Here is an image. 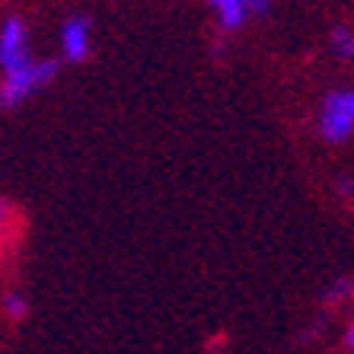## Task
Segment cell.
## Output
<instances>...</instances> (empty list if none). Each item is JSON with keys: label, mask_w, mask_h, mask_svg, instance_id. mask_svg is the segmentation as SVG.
<instances>
[{"label": "cell", "mask_w": 354, "mask_h": 354, "mask_svg": "<svg viewBox=\"0 0 354 354\" xmlns=\"http://www.w3.org/2000/svg\"><path fill=\"white\" fill-rule=\"evenodd\" d=\"M3 313H7V319L23 322L26 316H29V300H26V294H19V290H10V294L3 297Z\"/></svg>", "instance_id": "8992f818"}, {"label": "cell", "mask_w": 354, "mask_h": 354, "mask_svg": "<svg viewBox=\"0 0 354 354\" xmlns=\"http://www.w3.org/2000/svg\"><path fill=\"white\" fill-rule=\"evenodd\" d=\"M272 3L274 0H207V7L217 13V19H221V26L227 32L243 29L249 17H265V13H272Z\"/></svg>", "instance_id": "277c9868"}, {"label": "cell", "mask_w": 354, "mask_h": 354, "mask_svg": "<svg viewBox=\"0 0 354 354\" xmlns=\"http://www.w3.org/2000/svg\"><path fill=\"white\" fill-rule=\"evenodd\" d=\"M351 297V278H338L329 290H326V304H345Z\"/></svg>", "instance_id": "ba28073f"}, {"label": "cell", "mask_w": 354, "mask_h": 354, "mask_svg": "<svg viewBox=\"0 0 354 354\" xmlns=\"http://www.w3.org/2000/svg\"><path fill=\"white\" fill-rule=\"evenodd\" d=\"M10 217H13V207H10L7 201H0V233H7Z\"/></svg>", "instance_id": "9c48e42d"}, {"label": "cell", "mask_w": 354, "mask_h": 354, "mask_svg": "<svg viewBox=\"0 0 354 354\" xmlns=\"http://www.w3.org/2000/svg\"><path fill=\"white\" fill-rule=\"evenodd\" d=\"M61 48H64V58L80 64V61L90 58L93 48V26L86 17H71L61 26Z\"/></svg>", "instance_id": "5b68a950"}, {"label": "cell", "mask_w": 354, "mask_h": 354, "mask_svg": "<svg viewBox=\"0 0 354 354\" xmlns=\"http://www.w3.org/2000/svg\"><path fill=\"white\" fill-rule=\"evenodd\" d=\"M351 348H354V329L348 326L345 329V351H351Z\"/></svg>", "instance_id": "30bf717a"}, {"label": "cell", "mask_w": 354, "mask_h": 354, "mask_svg": "<svg viewBox=\"0 0 354 354\" xmlns=\"http://www.w3.org/2000/svg\"><path fill=\"white\" fill-rule=\"evenodd\" d=\"M32 45H29V29L19 17H10L0 26V71L3 77L23 71L26 64H32Z\"/></svg>", "instance_id": "3957f363"}, {"label": "cell", "mask_w": 354, "mask_h": 354, "mask_svg": "<svg viewBox=\"0 0 354 354\" xmlns=\"http://www.w3.org/2000/svg\"><path fill=\"white\" fill-rule=\"evenodd\" d=\"M58 77V61L35 58L32 64H26L17 74H7L0 83V109H17L26 99H32L39 90H45L51 80Z\"/></svg>", "instance_id": "6da1fadb"}, {"label": "cell", "mask_w": 354, "mask_h": 354, "mask_svg": "<svg viewBox=\"0 0 354 354\" xmlns=\"http://www.w3.org/2000/svg\"><path fill=\"white\" fill-rule=\"evenodd\" d=\"M332 51H335L338 58H351L354 55V32L348 26H338L335 32H332Z\"/></svg>", "instance_id": "52a82bcc"}, {"label": "cell", "mask_w": 354, "mask_h": 354, "mask_svg": "<svg viewBox=\"0 0 354 354\" xmlns=\"http://www.w3.org/2000/svg\"><path fill=\"white\" fill-rule=\"evenodd\" d=\"M319 134L329 144H348L354 134V93L332 90L319 109Z\"/></svg>", "instance_id": "7a4b0ae2"}]
</instances>
